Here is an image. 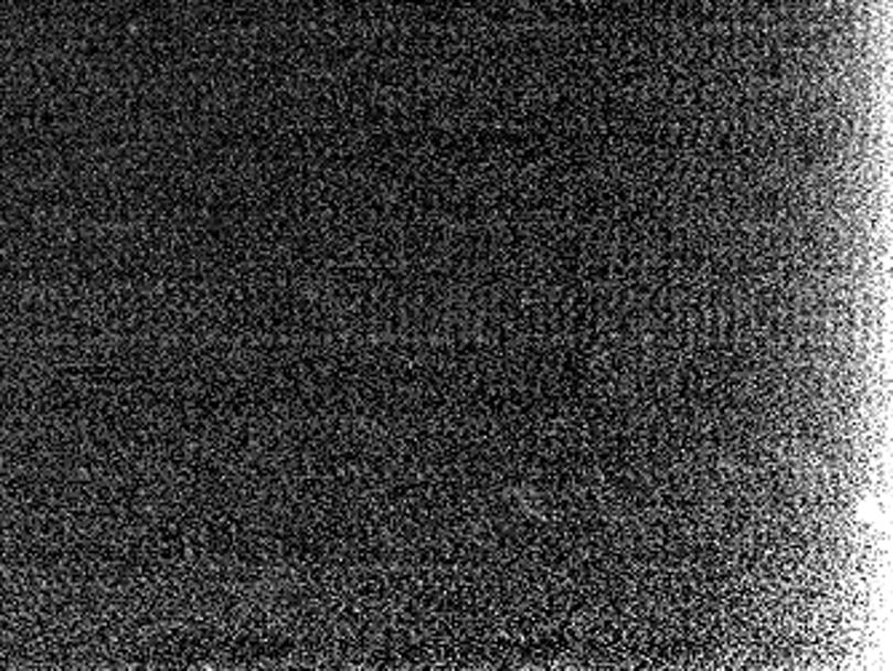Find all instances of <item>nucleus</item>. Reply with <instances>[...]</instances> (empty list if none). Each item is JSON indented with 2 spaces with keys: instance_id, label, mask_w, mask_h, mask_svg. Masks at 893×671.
Here are the masks:
<instances>
[{
  "instance_id": "nucleus-1",
  "label": "nucleus",
  "mask_w": 893,
  "mask_h": 671,
  "mask_svg": "<svg viewBox=\"0 0 893 671\" xmlns=\"http://www.w3.org/2000/svg\"><path fill=\"white\" fill-rule=\"evenodd\" d=\"M787 460L791 471H795V477L802 479V482L816 484L821 482V479H827V466L821 464L819 455L810 452L806 447H791Z\"/></svg>"
}]
</instances>
